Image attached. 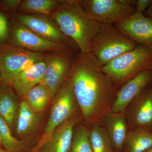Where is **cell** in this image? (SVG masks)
<instances>
[{"instance_id":"1","label":"cell","mask_w":152,"mask_h":152,"mask_svg":"<svg viewBox=\"0 0 152 152\" xmlns=\"http://www.w3.org/2000/svg\"><path fill=\"white\" fill-rule=\"evenodd\" d=\"M102 66L90 53L80 54L72 62L68 77L84 118L94 125L110 111L117 91Z\"/></svg>"},{"instance_id":"2","label":"cell","mask_w":152,"mask_h":152,"mask_svg":"<svg viewBox=\"0 0 152 152\" xmlns=\"http://www.w3.org/2000/svg\"><path fill=\"white\" fill-rule=\"evenodd\" d=\"M50 15L63 34L78 47L81 54L89 53L93 39L102 25L92 18L81 1H60L57 8Z\"/></svg>"},{"instance_id":"3","label":"cell","mask_w":152,"mask_h":152,"mask_svg":"<svg viewBox=\"0 0 152 152\" xmlns=\"http://www.w3.org/2000/svg\"><path fill=\"white\" fill-rule=\"evenodd\" d=\"M147 70H152V49L138 45L102 67L116 88Z\"/></svg>"},{"instance_id":"4","label":"cell","mask_w":152,"mask_h":152,"mask_svg":"<svg viewBox=\"0 0 152 152\" xmlns=\"http://www.w3.org/2000/svg\"><path fill=\"white\" fill-rule=\"evenodd\" d=\"M138 45L115 25H102L93 39L89 53L103 66Z\"/></svg>"},{"instance_id":"5","label":"cell","mask_w":152,"mask_h":152,"mask_svg":"<svg viewBox=\"0 0 152 152\" xmlns=\"http://www.w3.org/2000/svg\"><path fill=\"white\" fill-rule=\"evenodd\" d=\"M135 2L132 0L81 1L85 10L101 25H115L134 14Z\"/></svg>"},{"instance_id":"6","label":"cell","mask_w":152,"mask_h":152,"mask_svg":"<svg viewBox=\"0 0 152 152\" xmlns=\"http://www.w3.org/2000/svg\"><path fill=\"white\" fill-rule=\"evenodd\" d=\"M50 116L43 135L32 151L39 152L41 146L58 127L75 116L78 104L68 79L65 81L53 99Z\"/></svg>"},{"instance_id":"7","label":"cell","mask_w":152,"mask_h":152,"mask_svg":"<svg viewBox=\"0 0 152 152\" xmlns=\"http://www.w3.org/2000/svg\"><path fill=\"white\" fill-rule=\"evenodd\" d=\"M45 57L36 53L13 45H4L0 49V75L2 81L11 85L20 73L36 63L43 60Z\"/></svg>"},{"instance_id":"8","label":"cell","mask_w":152,"mask_h":152,"mask_svg":"<svg viewBox=\"0 0 152 152\" xmlns=\"http://www.w3.org/2000/svg\"><path fill=\"white\" fill-rule=\"evenodd\" d=\"M71 53L68 50L46 58L45 72L42 83L53 100L58 91L69 77L72 68Z\"/></svg>"},{"instance_id":"9","label":"cell","mask_w":152,"mask_h":152,"mask_svg":"<svg viewBox=\"0 0 152 152\" xmlns=\"http://www.w3.org/2000/svg\"><path fill=\"white\" fill-rule=\"evenodd\" d=\"M152 80V70H147L139 73L126 82L117 91L110 110L113 113L125 112Z\"/></svg>"},{"instance_id":"10","label":"cell","mask_w":152,"mask_h":152,"mask_svg":"<svg viewBox=\"0 0 152 152\" xmlns=\"http://www.w3.org/2000/svg\"><path fill=\"white\" fill-rule=\"evenodd\" d=\"M12 40L13 45L40 53L45 52H61L68 50L66 45L42 37L18 22L14 28Z\"/></svg>"},{"instance_id":"11","label":"cell","mask_w":152,"mask_h":152,"mask_svg":"<svg viewBox=\"0 0 152 152\" xmlns=\"http://www.w3.org/2000/svg\"><path fill=\"white\" fill-rule=\"evenodd\" d=\"M115 25L138 45L152 49V19L135 12Z\"/></svg>"},{"instance_id":"12","label":"cell","mask_w":152,"mask_h":152,"mask_svg":"<svg viewBox=\"0 0 152 152\" xmlns=\"http://www.w3.org/2000/svg\"><path fill=\"white\" fill-rule=\"evenodd\" d=\"M17 22L49 40L65 44L66 37L64 35L53 20L42 15L17 14L14 15Z\"/></svg>"},{"instance_id":"13","label":"cell","mask_w":152,"mask_h":152,"mask_svg":"<svg viewBox=\"0 0 152 152\" xmlns=\"http://www.w3.org/2000/svg\"><path fill=\"white\" fill-rule=\"evenodd\" d=\"M129 107L125 113L129 125L152 131V88L143 91Z\"/></svg>"},{"instance_id":"14","label":"cell","mask_w":152,"mask_h":152,"mask_svg":"<svg viewBox=\"0 0 152 152\" xmlns=\"http://www.w3.org/2000/svg\"><path fill=\"white\" fill-rule=\"evenodd\" d=\"M79 120L78 117L74 116L55 129L41 146L40 152H69Z\"/></svg>"},{"instance_id":"15","label":"cell","mask_w":152,"mask_h":152,"mask_svg":"<svg viewBox=\"0 0 152 152\" xmlns=\"http://www.w3.org/2000/svg\"><path fill=\"white\" fill-rule=\"evenodd\" d=\"M103 120L114 149L118 151H121L128 134L127 119L125 111L113 113L109 111Z\"/></svg>"},{"instance_id":"16","label":"cell","mask_w":152,"mask_h":152,"mask_svg":"<svg viewBox=\"0 0 152 152\" xmlns=\"http://www.w3.org/2000/svg\"><path fill=\"white\" fill-rule=\"evenodd\" d=\"M46 68L44 60L36 63L18 75L11 85L17 94L23 98L34 87L43 82Z\"/></svg>"},{"instance_id":"17","label":"cell","mask_w":152,"mask_h":152,"mask_svg":"<svg viewBox=\"0 0 152 152\" xmlns=\"http://www.w3.org/2000/svg\"><path fill=\"white\" fill-rule=\"evenodd\" d=\"M42 113L32 110L23 99L19 105L16 125V131L20 136H26L34 132L40 123Z\"/></svg>"},{"instance_id":"18","label":"cell","mask_w":152,"mask_h":152,"mask_svg":"<svg viewBox=\"0 0 152 152\" xmlns=\"http://www.w3.org/2000/svg\"><path fill=\"white\" fill-rule=\"evenodd\" d=\"M4 83L0 88V116L12 128L16 124L19 105L10 85Z\"/></svg>"},{"instance_id":"19","label":"cell","mask_w":152,"mask_h":152,"mask_svg":"<svg viewBox=\"0 0 152 152\" xmlns=\"http://www.w3.org/2000/svg\"><path fill=\"white\" fill-rule=\"evenodd\" d=\"M152 148V131L135 128L128 133L124 152H145Z\"/></svg>"},{"instance_id":"20","label":"cell","mask_w":152,"mask_h":152,"mask_svg":"<svg viewBox=\"0 0 152 152\" xmlns=\"http://www.w3.org/2000/svg\"><path fill=\"white\" fill-rule=\"evenodd\" d=\"M30 108L42 113L51 100L48 89L42 82L30 90L23 97Z\"/></svg>"},{"instance_id":"21","label":"cell","mask_w":152,"mask_h":152,"mask_svg":"<svg viewBox=\"0 0 152 152\" xmlns=\"http://www.w3.org/2000/svg\"><path fill=\"white\" fill-rule=\"evenodd\" d=\"M59 3L56 0H25L22 1L19 9L25 15H50Z\"/></svg>"},{"instance_id":"22","label":"cell","mask_w":152,"mask_h":152,"mask_svg":"<svg viewBox=\"0 0 152 152\" xmlns=\"http://www.w3.org/2000/svg\"><path fill=\"white\" fill-rule=\"evenodd\" d=\"M89 137L93 152H115L105 128L99 123L94 125Z\"/></svg>"},{"instance_id":"23","label":"cell","mask_w":152,"mask_h":152,"mask_svg":"<svg viewBox=\"0 0 152 152\" xmlns=\"http://www.w3.org/2000/svg\"><path fill=\"white\" fill-rule=\"evenodd\" d=\"M0 147L9 152H21L24 142L14 137L7 122L0 116Z\"/></svg>"},{"instance_id":"24","label":"cell","mask_w":152,"mask_h":152,"mask_svg":"<svg viewBox=\"0 0 152 152\" xmlns=\"http://www.w3.org/2000/svg\"><path fill=\"white\" fill-rule=\"evenodd\" d=\"M90 130L83 125L75 128L69 152H93L90 140Z\"/></svg>"},{"instance_id":"25","label":"cell","mask_w":152,"mask_h":152,"mask_svg":"<svg viewBox=\"0 0 152 152\" xmlns=\"http://www.w3.org/2000/svg\"><path fill=\"white\" fill-rule=\"evenodd\" d=\"M9 28L8 22L4 14L0 11V49L4 46L8 36Z\"/></svg>"},{"instance_id":"26","label":"cell","mask_w":152,"mask_h":152,"mask_svg":"<svg viewBox=\"0 0 152 152\" xmlns=\"http://www.w3.org/2000/svg\"><path fill=\"white\" fill-rule=\"evenodd\" d=\"M22 2L21 0H5L1 2L0 6L3 10L12 12L19 9Z\"/></svg>"},{"instance_id":"27","label":"cell","mask_w":152,"mask_h":152,"mask_svg":"<svg viewBox=\"0 0 152 152\" xmlns=\"http://www.w3.org/2000/svg\"><path fill=\"white\" fill-rule=\"evenodd\" d=\"M152 3V0H137L135 2L136 12L143 14Z\"/></svg>"},{"instance_id":"28","label":"cell","mask_w":152,"mask_h":152,"mask_svg":"<svg viewBox=\"0 0 152 152\" xmlns=\"http://www.w3.org/2000/svg\"><path fill=\"white\" fill-rule=\"evenodd\" d=\"M144 15L152 19V3L148 9L144 12Z\"/></svg>"},{"instance_id":"29","label":"cell","mask_w":152,"mask_h":152,"mask_svg":"<svg viewBox=\"0 0 152 152\" xmlns=\"http://www.w3.org/2000/svg\"><path fill=\"white\" fill-rule=\"evenodd\" d=\"M0 152H9L6 151L3 148L1 147H0Z\"/></svg>"},{"instance_id":"30","label":"cell","mask_w":152,"mask_h":152,"mask_svg":"<svg viewBox=\"0 0 152 152\" xmlns=\"http://www.w3.org/2000/svg\"><path fill=\"white\" fill-rule=\"evenodd\" d=\"M145 152H152V148H151L149 150H148L146 151Z\"/></svg>"},{"instance_id":"31","label":"cell","mask_w":152,"mask_h":152,"mask_svg":"<svg viewBox=\"0 0 152 152\" xmlns=\"http://www.w3.org/2000/svg\"><path fill=\"white\" fill-rule=\"evenodd\" d=\"M2 80L1 78V75H0V83H1V82Z\"/></svg>"},{"instance_id":"32","label":"cell","mask_w":152,"mask_h":152,"mask_svg":"<svg viewBox=\"0 0 152 152\" xmlns=\"http://www.w3.org/2000/svg\"><path fill=\"white\" fill-rule=\"evenodd\" d=\"M31 152H34L32 151Z\"/></svg>"}]
</instances>
